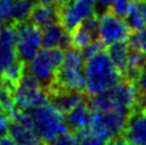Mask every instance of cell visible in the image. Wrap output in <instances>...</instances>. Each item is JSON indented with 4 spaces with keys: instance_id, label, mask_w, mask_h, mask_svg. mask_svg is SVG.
Segmentation results:
<instances>
[{
    "instance_id": "30bf717a",
    "label": "cell",
    "mask_w": 146,
    "mask_h": 145,
    "mask_svg": "<svg viewBox=\"0 0 146 145\" xmlns=\"http://www.w3.org/2000/svg\"><path fill=\"white\" fill-rule=\"evenodd\" d=\"M11 118L12 123L9 134L15 145H44L42 139L35 131L29 112L16 110Z\"/></svg>"
},
{
    "instance_id": "8992f818",
    "label": "cell",
    "mask_w": 146,
    "mask_h": 145,
    "mask_svg": "<svg viewBox=\"0 0 146 145\" xmlns=\"http://www.w3.org/2000/svg\"><path fill=\"white\" fill-rule=\"evenodd\" d=\"M13 97L17 110L27 112L48 102L45 87L30 72L27 71L24 72V75L15 88Z\"/></svg>"
},
{
    "instance_id": "9c48e42d",
    "label": "cell",
    "mask_w": 146,
    "mask_h": 145,
    "mask_svg": "<svg viewBox=\"0 0 146 145\" xmlns=\"http://www.w3.org/2000/svg\"><path fill=\"white\" fill-rule=\"evenodd\" d=\"M97 0H70L59 7V23L71 33L76 27L96 13Z\"/></svg>"
},
{
    "instance_id": "ffe728a7",
    "label": "cell",
    "mask_w": 146,
    "mask_h": 145,
    "mask_svg": "<svg viewBox=\"0 0 146 145\" xmlns=\"http://www.w3.org/2000/svg\"><path fill=\"white\" fill-rule=\"evenodd\" d=\"M124 18H126L130 29L139 30L141 28H145L146 23H145V19H144V15H143V10H141V3H140V0H132L129 11H128L127 16Z\"/></svg>"
},
{
    "instance_id": "5b68a950",
    "label": "cell",
    "mask_w": 146,
    "mask_h": 145,
    "mask_svg": "<svg viewBox=\"0 0 146 145\" xmlns=\"http://www.w3.org/2000/svg\"><path fill=\"white\" fill-rule=\"evenodd\" d=\"M63 57L64 51L60 49H41L28 62V72L46 88L54 82Z\"/></svg>"
},
{
    "instance_id": "603a6c76",
    "label": "cell",
    "mask_w": 146,
    "mask_h": 145,
    "mask_svg": "<svg viewBox=\"0 0 146 145\" xmlns=\"http://www.w3.org/2000/svg\"><path fill=\"white\" fill-rule=\"evenodd\" d=\"M12 23V0H0V28Z\"/></svg>"
},
{
    "instance_id": "52a82bcc",
    "label": "cell",
    "mask_w": 146,
    "mask_h": 145,
    "mask_svg": "<svg viewBox=\"0 0 146 145\" xmlns=\"http://www.w3.org/2000/svg\"><path fill=\"white\" fill-rule=\"evenodd\" d=\"M16 34V51L17 57L24 63L29 62L40 50L42 32L30 21L13 23Z\"/></svg>"
},
{
    "instance_id": "cb8c5ba5",
    "label": "cell",
    "mask_w": 146,
    "mask_h": 145,
    "mask_svg": "<svg viewBox=\"0 0 146 145\" xmlns=\"http://www.w3.org/2000/svg\"><path fill=\"white\" fill-rule=\"evenodd\" d=\"M47 145H81L76 133L74 132H64L63 134L58 136L56 139L50 142Z\"/></svg>"
},
{
    "instance_id": "8fae6325",
    "label": "cell",
    "mask_w": 146,
    "mask_h": 145,
    "mask_svg": "<svg viewBox=\"0 0 146 145\" xmlns=\"http://www.w3.org/2000/svg\"><path fill=\"white\" fill-rule=\"evenodd\" d=\"M99 39V16L97 13L86 18L70 33V43L74 49L82 51Z\"/></svg>"
},
{
    "instance_id": "44dd1931",
    "label": "cell",
    "mask_w": 146,
    "mask_h": 145,
    "mask_svg": "<svg viewBox=\"0 0 146 145\" xmlns=\"http://www.w3.org/2000/svg\"><path fill=\"white\" fill-rule=\"evenodd\" d=\"M76 136L79 138L81 145H106L109 143L105 137L102 136L99 132L94 131L90 126L76 132Z\"/></svg>"
},
{
    "instance_id": "2e32d148",
    "label": "cell",
    "mask_w": 146,
    "mask_h": 145,
    "mask_svg": "<svg viewBox=\"0 0 146 145\" xmlns=\"http://www.w3.org/2000/svg\"><path fill=\"white\" fill-rule=\"evenodd\" d=\"M30 22L40 29L59 22V7L53 5H36L30 15Z\"/></svg>"
},
{
    "instance_id": "83f0119b",
    "label": "cell",
    "mask_w": 146,
    "mask_h": 145,
    "mask_svg": "<svg viewBox=\"0 0 146 145\" xmlns=\"http://www.w3.org/2000/svg\"><path fill=\"white\" fill-rule=\"evenodd\" d=\"M39 4H44V5H53L57 7H62L64 6L66 3H69L70 0H36Z\"/></svg>"
},
{
    "instance_id": "f546056e",
    "label": "cell",
    "mask_w": 146,
    "mask_h": 145,
    "mask_svg": "<svg viewBox=\"0 0 146 145\" xmlns=\"http://www.w3.org/2000/svg\"><path fill=\"white\" fill-rule=\"evenodd\" d=\"M0 145H15V143L10 137H4L0 139Z\"/></svg>"
},
{
    "instance_id": "4316f807",
    "label": "cell",
    "mask_w": 146,
    "mask_h": 145,
    "mask_svg": "<svg viewBox=\"0 0 146 145\" xmlns=\"http://www.w3.org/2000/svg\"><path fill=\"white\" fill-rule=\"evenodd\" d=\"M135 85H137L139 93H143V94H146V59L144 62V64L140 69L139 74L135 79Z\"/></svg>"
},
{
    "instance_id": "d6986e66",
    "label": "cell",
    "mask_w": 146,
    "mask_h": 145,
    "mask_svg": "<svg viewBox=\"0 0 146 145\" xmlns=\"http://www.w3.org/2000/svg\"><path fill=\"white\" fill-rule=\"evenodd\" d=\"M36 3V0H12V23L28 21Z\"/></svg>"
},
{
    "instance_id": "7c38bea8",
    "label": "cell",
    "mask_w": 146,
    "mask_h": 145,
    "mask_svg": "<svg viewBox=\"0 0 146 145\" xmlns=\"http://www.w3.org/2000/svg\"><path fill=\"white\" fill-rule=\"evenodd\" d=\"M18 58L16 51V34L13 23L0 28V74Z\"/></svg>"
},
{
    "instance_id": "277c9868",
    "label": "cell",
    "mask_w": 146,
    "mask_h": 145,
    "mask_svg": "<svg viewBox=\"0 0 146 145\" xmlns=\"http://www.w3.org/2000/svg\"><path fill=\"white\" fill-rule=\"evenodd\" d=\"M54 82L62 88L86 93L85 59L80 50L74 47L65 50Z\"/></svg>"
},
{
    "instance_id": "3957f363",
    "label": "cell",
    "mask_w": 146,
    "mask_h": 145,
    "mask_svg": "<svg viewBox=\"0 0 146 145\" xmlns=\"http://www.w3.org/2000/svg\"><path fill=\"white\" fill-rule=\"evenodd\" d=\"M29 114L36 133L46 144L68 131L65 115L50 102L33 109Z\"/></svg>"
},
{
    "instance_id": "5bb4252c",
    "label": "cell",
    "mask_w": 146,
    "mask_h": 145,
    "mask_svg": "<svg viewBox=\"0 0 146 145\" xmlns=\"http://www.w3.org/2000/svg\"><path fill=\"white\" fill-rule=\"evenodd\" d=\"M41 45L46 49L68 50L71 46L70 33L66 32L59 22L44 28L41 35Z\"/></svg>"
},
{
    "instance_id": "6da1fadb",
    "label": "cell",
    "mask_w": 146,
    "mask_h": 145,
    "mask_svg": "<svg viewBox=\"0 0 146 145\" xmlns=\"http://www.w3.org/2000/svg\"><path fill=\"white\" fill-rule=\"evenodd\" d=\"M86 93L91 97L103 93L122 81V74L112 61L105 49H102L94 55L85 59Z\"/></svg>"
},
{
    "instance_id": "ba28073f",
    "label": "cell",
    "mask_w": 146,
    "mask_h": 145,
    "mask_svg": "<svg viewBox=\"0 0 146 145\" xmlns=\"http://www.w3.org/2000/svg\"><path fill=\"white\" fill-rule=\"evenodd\" d=\"M130 27L123 17H119L110 11L99 15V39L104 46L128 40Z\"/></svg>"
},
{
    "instance_id": "f1b7e54d",
    "label": "cell",
    "mask_w": 146,
    "mask_h": 145,
    "mask_svg": "<svg viewBox=\"0 0 146 145\" xmlns=\"http://www.w3.org/2000/svg\"><path fill=\"white\" fill-rule=\"evenodd\" d=\"M106 145H133L132 143H129L126 138H123V137H115L112 138L111 140H109V143Z\"/></svg>"
},
{
    "instance_id": "ac0fdd59",
    "label": "cell",
    "mask_w": 146,
    "mask_h": 145,
    "mask_svg": "<svg viewBox=\"0 0 146 145\" xmlns=\"http://www.w3.org/2000/svg\"><path fill=\"white\" fill-rule=\"evenodd\" d=\"M24 72H25V63L22 59L17 58L7 69H5L3 71L1 82H4L5 85H7L9 87L15 90L19 80L24 75Z\"/></svg>"
},
{
    "instance_id": "d4e9b609",
    "label": "cell",
    "mask_w": 146,
    "mask_h": 145,
    "mask_svg": "<svg viewBox=\"0 0 146 145\" xmlns=\"http://www.w3.org/2000/svg\"><path fill=\"white\" fill-rule=\"evenodd\" d=\"M130 4H132V0H112L109 11L124 18L129 11Z\"/></svg>"
},
{
    "instance_id": "7a4b0ae2",
    "label": "cell",
    "mask_w": 146,
    "mask_h": 145,
    "mask_svg": "<svg viewBox=\"0 0 146 145\" xmlns=\"http://www.w3.org/2000/svg\"><path fill=\"white\" fill-rule=\"evenodd\" d=\"M139 90L134 81L124 80L103 93L91 98L90 109L92 111H115L130 116L138 104Z\"/></svg>"
},
{
    "instance_id": "4dcf8cb0",
    "label": "cell",
    "mask_w": 146,
    "mask_h": 145,
    "mask_svg": "<svg viewBox=\"0 0 146 145\" xmlns=\"http://www.w3.org/2000/svg\"><path fill=\"white\" fill-rule=\"evenodd\" d=\"M141 3V10H143V15H144V19L146 23V0H140Z\"/></svg>"
},
{
    "instance_id": "7402d4cb",
    "label": "cell",
    "mask_w": 146,
    "mask_h": 145,
    "mask_svg": "<svg viewBox=\"0 0 146 145\" xmlns=\"http://www.w3.org/2000/svg\"><path fill=\"white\" fill-rule=\"evenodd\" d=\"M128 46L132 50L146 56V28L135 30L128 38Z\"/></svg>"
},
{
    "instance_id": "484cf974",
    "label": "cell",
    "mask_w": 146,
    "mask_h": 145,
    "mask_svg": "<svg viewBox=\"0 0 146 145\" xmlns=\"http://www.w3.org/2000/svg\"><path fill=\"white\" fill-rule=\"evenodd\" d=\"M11 123H12L11 115H9L7 112H5L4 110L0 109V139L9 136Z\"/></svg>"
},
{
    "instance_id": "9a60e30c",
    "label": "cell",
    "mask_w": 146,
    "mask_h": 145,
    "mask_svg": "<svg viewBox=\"0 0 146 145\" xmlns=\"http://www.w3.org/2000/svg\"><path fill=\"white\" fill-rule=\"evenodd\" d=\"M65 120L68 128L71 132H79L86 128L91 120V109L86 100L79 103L75 108H72L69 112L65 114Z\"/></svg>"
},
{
    "instance_id": "e0dca14e",
    "label": "cell",
    "mask_w": 146,
    "mask_h": 145,
    "mask_svg": "<svg viewBox=\"0 0 146 145\" xmlns=\"http://www.w3.org/2000/svg\"><path fill=\"white\" fill-rule=\"evenodd\" d=\"M129 46L126 41H119V43H115L108 46L106 52L110 57V59L112 61V63L115 67L121 71V74L123 76L124 70L127 67L128 57H129Z\"/></svg>"
},
{
    "instance_id": "4fadbf2b",
    "label": "cell",
    "mask_w": 146,
    "mask_h": 145,
    "mask_svg": "<svg viewBox=\"0 0 146 145\" xmlns=\"http://www.w3.org/2000/svg\"><path fill=\"white\" fill-rule=\"evenodd\" d=\"M124 138L133 145H146V108L135 109L124 127Z\"/></svg>"
}]
</instances>
